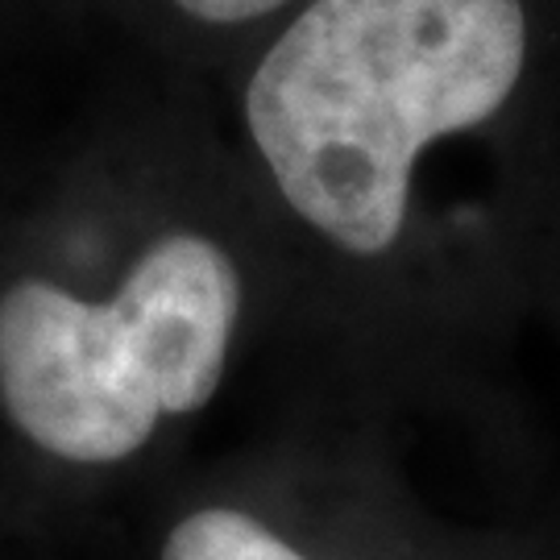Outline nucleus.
<instances>
[{
	"label": "nucleus",
	"instance_id": "1",
	"mask_svg": "<svg viewBox=\"0 0 560 560\" xmlns=\"http://www.w3.org/2000/svg\"><path fill=\"white\" fill-rule=\"evenodd\" d=\"M523 67V0H312L254 67L245 125L312 233L382 258L420 154L499 117Z\"/></svg>",
	"mask_w": 560,
	"mask_h": 560
},
{
	"label": "nucleus",
	"instance_id": "2",
	"mask_svg": "<svg viewBox=\"0 0 560 560\" xmlns=\"http://www.w3.org/2000/svg\"><path fill=\"white\" fill-rule=\"evenodd\" d=\"M237 316V266L200 233L154 241L108 300L25 279L0 295L4 411L50 457L117 465L221 390Z\"/></svg>",
	"mask_w": 560,
	"mask_h": 560
},
{
	"label": "nucleus",
	"instance_id": "3",
	"mask_svg": "<svg viewBox=\"0 0 560 560\" xmlns=\"http://www.w3.org/2000/svg\"><path fill=\"white\" fill-rule=\"evenodd\" d=\"M159 560H316L270 523L233 506H203L171 527Z\"/></svg>",
	"mask_w": 560,
	"mask_h": 560
},
{
	"label": "nucleus",
	"instance_id": "4",
	"mask_svg": "<svg viewBox=\"0 0 560 560\" xmlns=\"http://www.w3.org/2000/svg\"><path fill=\"white\" fill-rule=\"evenodd\" d=\"M175 4L187 18L203 21V25H241V21L275 13L287 0H175Z\"/></svg>",
	"mask_w": 560,
	"mask_h": 560
}]
</instances>
